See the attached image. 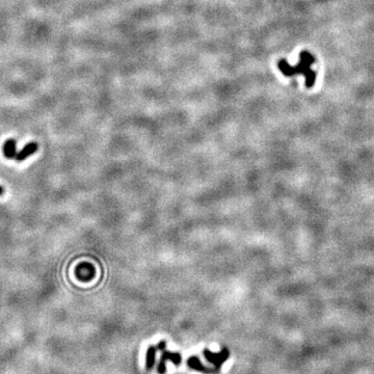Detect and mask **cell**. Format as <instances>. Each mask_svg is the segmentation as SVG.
Wrapping results in <instances>:
<instances>
[{"instance_id": "6", "label": "cell", "mask_w": 374, "mask_h": 374, "mask_svg": "<svg viewBox=\"0 0 374 374\" xmlns=\"http://www.w3.org/2000/svg\"><path fill=\"white\" fill-rule=\"evenodd\" d=\"M38 149H39V145L36 142H31L27 144L26 146H24L22 150H20V151L17 153L15 159L19 162L24 161L26 158H28L31 155H34L38 151Z\"/></svg>"}, {"instance_id": "2", "label": "cell", "mask_w": 374, "mask_h": 374, "mask_svg": "<svg viewBox=\"0 0 374 374\" xmlns=\"http://www.w3.org/2000/svg\"><path fill=\"white\" fill-rule=\"evenodd\" d=\"M203 355H204L208 363H210V364H212L216 369L219 370L222 364H224V363L229 360L230 350L227 347H222L219 352L215 354V352H212L211 350L205 348L203 350Z\"/></svg>"}, {"instance_id": "8", "label": "cell", "mask_w": 374, "mask_h": 374, "mask_svg": "<svg viewBox=\"0 0 374 374\" xmlns=\"http://www.w3.org/2000/svg\"><path fill=\"white\" fill-rule=\"evenodd\" d=\"M156 346H149L147 349V355H146V369L148 371L152 370L155 364V357H156Z\"/></svg>"}, {"instance_id": "10", "label": "cell", "mask_w": 374, "mask_h": 374, "mask_svg": "<svg viewBox=\"0 0 374 374\" xmlns=\"http://www.w3.org/2000/svg\"><path fill=\"white\" fill-rule=\"evenodd\" d=\"M4 188L1 186V185H0V196H3L4 195Z\"/></svg>"}, {"instance_id": "3", "label": "cell", "mask_w": 374, "mask_h": 374, "mask_svg": "<svg viewBox=\"0 0 374 374\" xmlns=\"http://www.w3.org/2000/svg\"><path fill=\"white\" fill-rule=\"evenodd\" d=\"M167 361L172 362L173 364L178 366V365L181 364V363H182V357H181L179 352H172V351H168L166 349L164 351H162L161 359H160V361L158 363V366H157L158 374H165L166 373V371H167L166 362Z\"/></svg>"}, {"instance_id": "1", "label": "cell", "mask_w": 374, "mask_h": 374, "mask_svg": "<svg viewBox=\"0 0 374 374\" xmlns=\"http://www.w3.org/2000/svg\"><path fill=\"white\" fill-rule=\"evenodd\" d=\"M315 62L314 56L307 50H303L299 53V61L296 66L292 67L287 60L282 59L279 61V69L285 75L286 77H291L297 74H303L306 78V87L312 88L315 81L317 74L313 70H311V66Z\"/></svg>"}, {"instance_id": "9", "label": "cell", "mask_w": 374, "mask_h": 374, "mask_svg": "<svg viewBox=\"0 0 374 374\" xmlns=\"http://www.w3.org/2000/svg\"><path fill=\"white\" fill-rule=\"evenodd\" d=\"M166 347H167L166 341H160L159 343L156 345V349H157L158 351H164V350L166 349Z\"/></svg>"}, {"instance_id": "7", "label": "cell", "mask_w": 374, "mask_h": 374, "mask_svg": "<svg viewBox=\"0 0 374 374\" xmlns=\"http://www.w3.org/2000/svg\"><path fill=\"white\" fill-rule=\"evenodd\" d=\"M3 153L6 158L13 159L17 155V142L14 138H8L3 146Z\"/></svg>"}, {"instance_id": "4", "label": "cell", "mask_w": 374, "mask_h": 374, "mask_svg": "<svg viewBox=\"0 0 374 374\" xmlns=\"http://www.w3.org/2000/svg\"><path fill=\"white\" fill-rule=\"evenodd\" d=\"M187 365L190 369L192 370H196V371H199V372H203L205 374H215L217 373L219 370L216 369L215 367L212 368V367H208V366H205L203 363L200 361V359L197 357V356H191L187 359Z\"/></svg>"}, {"instance_id": "5", "label": "cell", "mask_w": 374, "mask_h": 374, "mask_svg": "<svg viewBox=\"0 0 374 374\" xmlns=\"http://www.w3.org/2000/svg\"><path fill=\"white\" fill-rule=\"evenodd\" d=\"M75 274H76L78 280L82 282H89L95 275V268L90 263H81L77 266Z\"/></svg>"}]
</instances>
